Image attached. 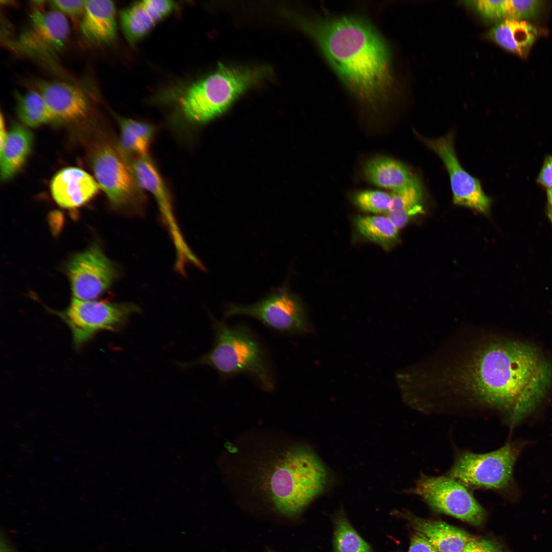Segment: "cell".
I'll return each instance as SVG.
<instances>
[{"label": "cell", "mask_w": 552, "mask_h": 552, "mask_svg": "<svg viewBox=\"0 0 552 552\" xmlns=\"http://www.w3.org/2000/svg\"><path fill=\"white\" fill-rule=\"evenodd\" d=\"M421 139L445 165L450 177L454 204L488 214L491 199L484 193L478 179L470 175L461 166L454 148L453 133L436 139L423 137Z\"/></svg>", "instance_id": "7c38bea8"}, {"label": "cell", "mask_w": 552, "mask_h": 552, "mask_svg": "<svg viewBox=\"0 0 552 552\" xmlns=\"http://www.w3.org/2000/svg\"><path fill=\"white\" fill-rule=\"evenodd\" d=\"M67 272L74 298L84 301L103 293L117 274L114 265L97 245L76 255L70 262Z\"/></svg>", "instance_id": "4fadbf2b"}, {"label": "cell", "mask_w": 552, "mask_h": 552, "mask_svg": "<svg viewBox=\"0 0 552 552\" xmlns=\"http://www.w3.org/2000/svg\"><path fill=\"white\" fill-rule=\"evenodd\" d=\"M463 552H503L498 544L485 539H474Z\"/></svg>", "instance_id": "1f68e13d"}, {"label": "cell", "mask_w": 552, "mask_h": 552, "mask_svg": "<svg viewBox=\"0 0 552 552\" xmlns=\"http://www.w3.org/2000/svg\"><path fill=\"white\" fill-rule=\"evenodd\" d=\"M17 98V113L26 125L35 127L56 119L39 91H30Z\"/></svg>", "instance_id": "484cf974"}, {"label": "cell", "mask_w": 552, "mask_h": 552, "mask_svg": "<svg viewBox=\"0 0 552 552\" xmlns=\"http://www.w3.org/2000/svg\"><path fill=\"white\" fill-rule=\"evenodd\" d=\"M548 217L552 222V209H550L548 212Z\"/></svg>", "instance_id": "74e56055"}, {"label": "cell", "mask_w": 552, "mask_h": 552, "mask_svg": "<svg viewBox=\"0 0 552 552\" xmlns=\"http://www.w3.org/2000/svg\"><path fill=\"white\" fill-rule=\"evenodd\" d=\"M472 4L484 18L491 20L510 19L511 0H478Z\"/></svg>", "instance_id": "f1b7e54d"}, {"label": "cell", "mask_w": 552, "mask_h": 552, "mask_svg": "<svg viewBox=\"0 0 552 552\" xmlns=\"http://www.w3.org/2000/svg\"><path fill=\"white\" fill-rule=\"evenodd\" d=\"M359 233L368 240L385 249L397 243L399 228L386 216H358L355 220Z\"/></svg>", "instance_id": "d4e9b609"}, {"label": "cell", "mask_w": 552, "mask_h": 552, "mask_svg": "<svg viewBox=\"0 0 552 552\" xmlns=\"http://www.w3.org/2000/svg\"><path fill=\"white\" fill-rule=\"evenodd\" d=\"M547 193L548 201L551 206V209H552V189H547Z\"/></svg>", "instance_id": "8d00e7d4"}, {"label": "cell", "mask_w": 552, "mask_h": 552, "mask_svg": "<svg viewBox=\"0 0 552 552\" xmlns=\"http://www.w3.org/2000/svg\"><path fill=\"white\" fill-rule=\"evenodd\" d=\"M119 151L127 159L149 156V150L155 133L149 123L129 118H119Z\"/></svg>", "instance_id": "603a6c76"}, {"label": "cell", "mask_w": 552, "mask_h": 552, "mask_svg": "<svg viewBox=\"0 0 552 552\" xmlns=\"http://www.w3.org/2000/svg\"><path fill=\"white\" fill-rule=\"evenodd\" d=\"M422 189L417 177L407 186L391 193L392 200L387 217L399 229L419 214L424 213Z\"/></svg>", "instance_id": "cb8c5ba5"}, {"label": "cell", "mask_w": 552, "mask_h": 552, "mask_svg": "<svg viewBox=\"0 0 552 552\" xmlns=\"http://www.w3.org/2000/svg\"><path fill=\"white\" fill-rule=\"evenodd\" d=\"M551 159H552V157H551Z\"/></svg>", "instance_id": "f35d334b"}, {"label": "cell", "mask_w": 552, "mask_h": 552, "mask_svg": "<svg viewBox=\"0 0 552 552\" xmlns=\"http://www.w3.org/2000/svg\"><path fill=\"white\" fill-rule=\"evenodd\" d=\"M224 315L227 318L248 316L275 331L287 334H307L313 328L302 302L286 286L253 304H228Z\"/></svg>", "instance_id": "ba28073f"}, {"label": "cell", "mask_w": 552, "mask_h": 552, "mask_svg": "<svg viewBox=\"0 0 552 552\" xmlns=\"http://www.w3.org/2000/svg\"><path fill=\"white\" fill-rule=\"evenodd\" d=\"M335 552H371L370 546L344 516L337 519L334 533Z\"/></svg>", "instance_id": "4316f807"}, {"label": "cell", "mask_w": 552, "mask_h": 552, "mask_svg": "<svg viewBox=\"0 0 552 552\" xmlns=\"http://www.w3.org/2000/svg\"><path fill=\"white\" fill-rule=\"evenodd\" d=\"M455 373L458 388L505 412L515 424L535 409L552 382V367L532 346L493 341L479 347Z\"/></svg>", "instance_id": "6da1fadb"}, {"label": "cell", "mask_w": 552, "mask_h": 552, "mask_svg": "<svg viewBox=\"0 0 552 552\" xmlns=\"http://www.w3.org/2000/svg\"><path fill=\"white\" fill-rule=\"evenodd\" d=\"M286 16L310 36L349 91L372 107L387 102L394 79L389 53L376 29L359 17Z\"/></svg>", "instance_id": "7a4b0ae2"}, {"label": "cell", "mask_w": 552, "mask_h": 552, "mask_svg": "<svg viewBox=\"0 0 552 552\" xmlns=\"http://www.w3.org/2000/svg\"><path fill=\"white\" fill-rule=\"evenodd\" d=\"M128 162L139 186L149 191L157 203L172 237L176 249V261L182 263L191 260L194 255L179 232L168 189L154 164L149 156L133 158L129 159Z\"/></svg>", "instance_id": "5bb4252c"}, {"label": "cell", "mask_w": 552, "mask_h": 552, "mask_svg": "<svg viewBox=\"0 0 552 552\" xmlns=\"http://www.w3.org/2000/svg\"><path fill=\"white\" fill-rule=\"evenodd\" d=\"M411 519L416 532L439 552H463L474 539L466 532L443 521L419 518Z\"/></svg>", "instance_id": "d6986e66"}, {"label": "cell", "mask_w": 552, "mask_h": 552, "mask_svg": "<svg viewBox=\"0 0 552 552\" xmlns=\"http://www.w3.org/2000/svg\"><path fill=\"white\" fill-rule=\"evenodd\" d=\"M214 331L211 350L193 361L179 363L180 366L206 365L222 377L244 374L266 390L274 388V374L267 353L248 327L241 324L229 326L215 320Z\"/></svg>", "instance_id": "3957f363"}, {"label": "cell", "mask_w": 552, "mask_h": 552, "mask_svg": "<svg viewBox=\"0 0 552 552\" xmlns=\"http://www.w3.org/2000/svg\"><path fill=\"white\" fill-rule=\"evenodd\" d=\"M408 552L439 551L425 538L417 533L411 540Z\"/></svg>", "instance_id": "d6a6232c"}, {"label": "cell", "mask_w": 552, "mask_h": 552, "mask_svg": "<svg viewBox=\"0 0 552 552\" xmlns=\"http://www.w3.org/2000/svg\"><path fill=\"white\" fill-rule=\"evenodd\" d=\"M391 193L380 190H367L355 193L354 204L363 211L375 214H387L390 208Z\"/></svg>", "instance_id": "83f0119b"}, {"label": "cell", "mask_w": 552, "mask_h": 552, "mask_svg": "<svg viewBox=\"0 0 552 552\" xmlns=\"http://www.w3.org/2000/svg\"><path fill=\"white\" fill-rule=\"evenodd\" d=\"M175 6L171 1L144 0L123 9L120 12L121 25L128 41L134 43L143 38Z\"/></svg>", "instance_id": "2e32d148"}, {"label": "cell", "mask_w": 552, "mask_h": 552, "mask_svg": "<svg viewBox=\"0 0 552 552\" xmlns=\"http://www.w3.org/2000/svg\"><path fill=\"white\" fill-rule=\"evenodd\" d=\"M518 451L511 443L486 453L462 451L447 474L466 488L502 490L511 483Z\"/></svg>", "instance_id": "52a82bcc"}, {"label": "cell", "mask_w": 552, "mask_h": 552, "mask_svg": "<svg viewBox=\"0 0 552 552\" xmlns=\"http://www.w3.org/2000/svg\"><path fill=\"white\" fill-rule=\"evenodd\" d=\"M265 66L235 68L220 65L193 84L181 102V111L191 126L204 124L224 112L251 86L270 73Z\"/></svg>", "instance_id": "5b68a950"}, {"label": "cell", "mask_w": 552, "mask_h": 552, "mask_svg": "<svg viewBox=\"0 0 552 552\" xmlns=\"http://www.w3.org/2000/svg\"><path fill=\"white\" fill-rule=\"evenodd\" d=\"M51 191L55 201L67 209L83 205L98 192L99 185L84 170L76 167L61 169L53 177Z\"/></svg>", "instance_id": "e0dca14e"}, {"label": "cell", "mask_w": 552, "mask_h": 552, "mask_svg": "<svg viewBox=\"0 0 552 552\" xmlns=\"http://www.w3.org/2000/svg\"><path fill=\"white\" fill-rule=\"evenodd\" d=\"M69 34V24L63 14L54 10L35 9L13 46L28 56L52 61L63 49Z\"/></svg>", "instance_id": "8fae6325"}, {"label": "cell", "mask_w": 552, "mask_h": 552, "mask_svg": "<svg viewBox=\"0 0 552 552\" xmlns=\"http://www.w3.org/2000/svg\"><path fill=\"white\" fill-rule=\"evenodd\" d=\"M32 145L31 132L21 125H14L0 148L2 180L10 179L20 170L31 151Z\"/></svg>", "instance_id": "44dd1931"}, {"label": "cell", "mask_w": 552, "mask_h": 552, "mask_svg": "<svg viewBox=\"0 0 552 552\" xmlns=\"http://www.w3.org/2000/svg\"><path fill=\"white\" fill-rule=\"evenodd\" d=\"M80 30L88 41L108 43L117 37L116 8L108 0H86Z\"/></svg>", "instance_id": "ac0fdd59"}, {"label": "cell", "mask_w": 552, "mask_h": 552, "mask_svg": "<svg viewBox=\"0 0 552 552\" xmlns=\"http://www.w3.org/2000/svg\"><path fill=\"white\" fill-rule=\"evenodd\" d=\"M0 552H16L15 548L2 533L0 538Z\"/></svg>", "instance_id": "e575fe53"}, {"label": "cell", "mask_w": 552, "mask_h": 552, "mask_svg": "<svg viewBox=\"0 0 552 552\" xmlns=\"http://www.w3.org/2000/svg\"><path fill=\"white\" fill-rule=\"evenodd\" d=\"M409 492L420 496L433 510L474 525L480 524L485 511L467 488L446 475L422 474Z\"/></svg>", "instance_id": "30bf717a"}, {"label": "cell", "mask_w": 552, "mask_h": 552, "mask_svg": "<svg viewBox=\"0 0 552 552\" xmlns=\"http://www.w3.org/2000/svg\"><path fill=\"white\" fill-rule=\"evenodd\" d=\"M141 311L140 307L133 303L74 298L65 310L54 312L70 328L74 345L79 349L99 331L121 330L130 317Z\"/></svg>", "instance_id": "8992f818"}, {"label": "cell", "mask_w": 552, "mask_h": 552, "mask_svg": "<svg viewBox=\"0 0 552 552\" xmlns=\"http://www.w3.org/2000/svg\"><path fill=\"white\" fill-rule=\"evenodd\" d=\"M539 182L544 187L552 189V159L548 157L544 162L538 177Z\"/></svg>", "instance_id": "836d02e7"}, {"label": "cell", "mask_w": 552, "mask_h": 552, "mask_svg": "<svg viewBox=\"0 0 552 552\" xmlns=\"http://www.w3.org/2000/svg\"><path fill=\"white\" fill-rule=\"evenodd\" d=\"M363 173L371 182L392 191L407 186L416 177L402 163L384 156L376 157L367 161L364 166Z\"/></svg>", "instance_id": "7402d4cb"}, {"label": "cell", "mask_w": 552, "mask_h": 552, "mask_svg": "<svg viewBox=\"0 0 552 552\" xmlns=\"http://www.w3.org/2000/svg\"><path fill=\"white\" fill-rule=\"evenodd\" d=\"M1 133H0V148L2 147L4 144L6 137L7 136L8 133L6 129L5 120L3 118L2 113L1 114Z\"/></svg>", "instance_id": "d590c367"}, {"label": "cell", "mask_w": 552, "mask_h": 552, "mask_svg": "<svg viewBox=\"0 0 552 552\" xmlns=\"http://www.w3.org/2000/svg\"><path fill=\"white\" fill-rule=\"evenodd\" d=\"M328 473L310 448L290 449L278 463L268 481L269 492L276 509L287 515L302 511L326 487Z\"/></svg>", "instance_id": "277c9868"}, {"label": "cell", "mask_w": 552, "mask_h": 552, "mask_svg": "<svg viewBox=\"0 0 552 552\" xmlns=\"http://www.w3.org/2000/svg\"><path fill=\"white\" fill-rule=\"evenodd\" d=\"M85 0L67 1L53 0L50 2V5L53 10L64 15L76 17L83 15Z\"/></svg>", "instance_id": "4dcf8cb0"}, {"label": "cell", "mask_w": 552, "mask_h": 552, "mask_svg": "<svg viewBox=\"0 0 552 552\" xmlns=\"http://www.w3.org/2000/svg\"><path fill=\"white\" fill-rule=\"evenodd\" d=\"M43 97L56 121L71 122L85 117L89 103L79 87L62 81H44L38 85Z\"/></svg>", "instance_id": "9a60e30c"}, {"label": "cell", "mask_w": 552, "mask_h": 552, "mask_svg": "<svg viewBox=\"0 0 552 552\" xmlns=\"http://www.w3.org/2000/svg\"><path fill=\"white\" fill-rule=\"evenodd\" d=\"M511 18L517 20L537 17L543 9L544 2L540 0H511Z\"/></svg>", "instance_id": "f546056e"}, {"label": "cell", "mask_w": 552, "mask_h": 552, "mask_svg": "<svg viewBox=\"0 0 552 552\" xmlns=\"http://www.w3.org/2000/svg\"><path fill=\"white\" fill-rule=\"evenodd\" d=\"M92 165L100 187L114 206L127 211L140 209L144 201L142 189L118 147L107 142L98 145Z\"/></svg>", "instance_id": "9c48e42d"}, {"label": "cell", "mask_w": 552, "mask_h": 552, "mask_svg": "<svg viewBox=\"0 0 552 552\" xmlns=\"http://www.w3.org/2000/svg\"><path fill=\"white\" fill-rule=\"evenodd\" d=\"M531 23L514 19L500 20L489 32L490 37L505 50L526 57L538 36Z\"/></svg>", "instance_id": "ffe728a7"}]
</instances>
